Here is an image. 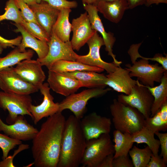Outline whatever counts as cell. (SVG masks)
<instances>
[{"label": "cell", "instance_id": "cell-28", "mask_svg": "<svg viewBox=\"0 0 167 167\" xmlns=\"http://www.w3.org/2000/svg\"><path fill=\"white\" fill-rule=\"evenodd\" d=\"M144 126L154 134L167 129V102L152 116L145 119Z\"/></svg>", "mask_w": 167, "mask_h": 167}, {"label": "cell", "instance_id": "cell-24", "mask_svg": "<svg viewBox=\"0 0 167 167\" xmlns=\"http://www.w3.org/2000/svg\"><path fill=\"white\" fill-rule=\"evenodd\" d=\"M48 70L60 73L78 71H92L100 73L104 70L101 68L88 65L77 61L61 60L54 62Z\"/></svg>", "mask_w": 167, "mask_h": 167}, {"label": "cell", "instance_id": "cell-16", "mask_svg": "<svg viewBox=\"0 0 167 167\" xmlns=\"http://www.w3.org/2000/svg\"><path fill=\"white\" fill-rule=\"evenodd\" d=\"M43 96L42 102L39 105H31L30 112L32 115L34 123L36 124L40 120L59 112V103H55L54 98L50 94V89L47 83H43L39 88Z\"/></svg>", "mask_w": 167, "mask_h": 167}, {"label": "cell", "instance_id": "cell-20", "mask_svg": "<svg viewBox=\"0 0 167 167\" xmlns=\"http://www.w3.org/2000/svg\"><path fill=\"white\" fill-rule=\"evenodd\" d=\"M29 6L33 11L38 24L50 36L52 27L57 20L60 11L44 1Z\"/></svg>", "mask_w": 167, "mask_h": 167}, {"label": "cell", "instance_id": "cell-12", "mask_svg": "<svg viewBox=\"0 0 167 167\" xmlns=\"http://www.w3.org/2000/svg\"><path fill=\"white\" fill-rule=\"evenodd\" d=\"M112 121L110 118L93 112L80 119V125L83 133L88 140L99 137L103 134L109 133Z\"/></svg>", "mask_w": 167, "mask_h": 167}, {"label": "cell", "instance_id": "cell-15", "mask_svg": "<svg viewBox=\"0 0 167 167\" xmlns=\"http://www.w3.org/2000/svg\"><path fill=\"white\" fill-rule=\"evenodd\" d=\"M84 9L87 12L93 29L98 32L101 35L105 46V50L108 55L113 59V62L117 66H120L122 61H118L113 52V48L116 41L113 33L105 31L101 20L98 14L96 6L92 4H83Z\"/></svg>", "mask_w": 167, "mask_h": 167}, {"label": "cell", "instance_id": "cell-42", "mask_svg": "<svg viewBox=\"0 0 167 167\" xmlns=\"http://www.w3.org/2000/svg\"><path fill=\"white\" fill-rule=\"evenodd\" d=\"M167 164L164 162L162 157L159 155H152L146 167H166Z\"/></svg>", "mask_w": 167, "mask_h": 167}, {"label": "cell", "instance_id": "cell-18", "mask_svg": "<svg viewBox=\"0 0 167 167\" xmlns=\"http://www.w3.org/2000/svg\"><path fill=\"white\" fill-rule=\"evenodd\" d=\"M12 138L21 141L32 140L38 131L29 124L24 116H18L15 122L9 125L5 123L0 118V131Z\"/></svg>", "mask_w": 167, "mask_h": 167}, {"label": "cell", "instance_id": "cell-26", "mask_svg": "<svg viewBox=\"0 0 167 167\" xmlns=\"http://www.w3.org/2000/svg\"><path fill=\"white\" fill-rule=\"evenodd\" d=\"M147 87L154 97L150 117L153 116L167 102V71L165 72L160 84L158 86Z\"/></svg>", "mask_w": 167, "mask_h": 167}, {"label": "cell", "instance_id": "cell-48", "mask_svg": "<svg viewBox=\"0 0 167 167\" xmlns=\"http://www.w3.org/2000/svg\"><path fill=\"white\" fill-rule=\"evenodd\" d=\"M4 49V48L0 42V55L2 54Z\"/></svg>", "mask_w": 167, "mask_h": 167}, {"label": "cell", "instance_id": "cell-2", "mask_svg": "<svg viewBox=\"0 0 167 167\" xmlns=\"http://www.w3.org/2000/svg\"><path fill=\"white\" fill-rule=\"evenodd\" d=\"M87 140L80 125V119L71 115L66 120L57 167H78Z\"/></svg>", "mask_w": 167, "mask_h": 167}, {"label": "cell", "instance_id": "cell-5", "mask_svg": "<svg viewBox=\"0 0 167 167\" xmlns=\"http://www.w3.org/2000/svg\"><path fill=\"white\" fill-rule=\"evenodd\" d=\"M32 100L30 95L10 93L0 91V107L7 110V123H13L18 116L28 115L32 118L30 108Z\"/></svg>", "mask_w": 167, "mask_h": 167}, {"label": "cell", "instance_id": "cell-38", "mask_svg": "<svg viewBox=\"0 0 167 167\" xmlns=\"http://www.w3.org/2000/svg\"><path fill=\"white\" fill-rule=\"evenodd\" d=\"M29 148V145L27 144H21L19 145L17 149L14 151L12 156H8L5 159L0 161V167H15L13 163L14 157L21 152Z\"/></svg>", "mask_w": 167, "mask_h": 167}, {"label": "cell", "instance_id": "cell-6", "mask_svg": "<svg viewBox=\"0 0 167 167\" xmlns=\"http://www.w3.org/2000/svg\"><path fill=\"white\" fill-rule=\"evenodd\" d=\"M111 90L108 88H91L71 94L59 103V112L68 109L76 118L80 119L86 112V106L89 100L103 96Z\"/></svg>", "mask_w": 167, "mask_h": 167}, {"label": "cell", "instance_id": "cell-7", "mask_svg": "<svg viewBox=\"0 0 167 167\" xmlns=\"http://www.w3.org/2000/svg\"><path fill=\"white\" fill-rule=\"evenodd\" d=\"M131 65H126V69L129 71L131 77H136L142 84L150 87L154 85V82L160 83L166 71L163 67L156 63L151 64L148 60L142 59L135 61Z\"/></svg>", "mask_w": 167, "mask_h": 167}, {"label": "cell", "instance_id": "cell-8", "mask_svg": "<svg viewBox=\"0 0 167 167\" xmlns=\"http://www.w3.org/2000/svg\"><path fill=\"white\" fill-rule=\"evenodd\" d=\"M117 99L136 109L145 119L150 117L154 97L148 89L139 82L132 88L129 94H121L118 96Z\"/></svg>", "mask_w": 167, "mask_h": 167}, {"label": "cell", "instance_id": "cell-14", "mask_svg": "<svg viewBox=\"0 0 167 167\" xmlns=\"http://www.w3.org/2000/svg\"><path fill=\"white\" fill-rule=\"evenodd\" d=\"M47 83L50 89L57 93L67 96L75 93L83 87L82 83L64 73L48 70Z\"/></svg>", "mask_w": 167, "mask_h": 167}, {"label": "cell", "instance_id": "cell-29", "mask_svg": "<svg viewBox=\"0 0 167 167\" xmlns=\"http://www.w3.org/2000/svg\"><path fill=\"white\" fill-rule=\"evenodd\" d=\"M34 54L31 49L22 52L17 46L5 56L0 58V71L17 65L23 60L31 58Z\"/></svg>", "mask_w": 167, "mask_h": 167}, {"label": "cell", "instance_id": "cell-45", "mask_svg": "<svg viewBox=\"0 0 167 167\" xmlns=\"http://www.w3.org/2000/svg\"><path fill=\"white\" fill-rule=\"evenodd\" d=\"M160 3L167 4V0H147L145 5L146 6L149 7L153 4L158 5Z\"/></svg>", "mask_w": 167, "mask_h": 167}, {"label": "cell", "instance_id": "cell-46", "mask_svg": "<svg viewBox=\"0 0 167 167\" xmlns=\"http://www.w3.org/2000/svg\"><path fill=\"white\" fill-rule=\"evenodd\" d=\"M24 2L27 4L28 6H30L36 3H39L41 2L40 0H22Z\"/></svg>", "mask_w": 167, "mask_h": 167}, {"label": "cell", "instance_id": "cell-27", "mask_svg": "<svg viewBox=\"0 0 167 167\" xmlns=\"http://www.w3.org/2000/svg\"><path fill=\"white\" fill-rule=\"evenodd\" d=\"M155 134L144 126L140 131L130 135L131 142L138 144L145 143L148 146L155 155H158L160 143L159 139H155Z\"/></svg>", "mask_w": 167, "mask_h": 167}, {"label": "cell", "instance_id": "cell-4", "mask_svg": "<svg viewBox=\"0 0 167 167\" xmlns=\"http://www.w3.org/2000/svg\"><path fill=\"white\" fill-rule=\"evenodd\" d=\"M114 144L109 133L87 140L81 164L83 167H98L108 155L114 154Z\"/></svg>", "mask_w": 167, "mask_h": 167}, {"label": "cell", "instance_id": "cell-49", "mask_svg": "<svg viewBox=\"0 0 167 167\" xmlns=\"http://www.w3.org/2000/svg\"><path fill=\"white\" fill-rule=\"evenodd\" d=\"M112 0H96V4H97L98 2L101 1H112Z\"/></svg>", "mask_w": 167, "mask_h": 167}, {"label": "cell", "instance_id": "cell-33", "mask_svg": "<svg viewBox=\"0 0 167 167\" xmlns=\"http://www.w3.org/2000/svg\"><path fill=\"white\" fill-rule=\"evenodd\" d=\"M5 9L4 13L0 15V22L3 20H8L20 24L23 20L20 11L14 0H8L6 3Z\"/></svg>", "mask_w": 167, "mask_h": 167}, {"label": "cell", "instance_id": "cell-47", "mask_svg": "<svg viewBox=\"0 0 167 167\" xmlns=\"http://www.w3.org/2000/svg\"><path fill=\"white\" fill-rule=\"evenodd\" d=\"M83 4H92L96 6V0H82Z\"/></svg>", "mask_w": 167, "mask_h": 167}, {"label": "cell", "instance_id": "cell-3", "mask_svg": "<svg viewBox=\"0 0 167 167\" xmlns=\"http://www.w3.org/2000/svg\"><path fill=\"white\" fill-rule=\"evenodd\" d=\"M109 108L116 130L132 134L144 126L145 118L135 108L124 105L116 99Z\"/></svg>", "mask_w": 167, "mask_h": 167}, {"label": "cell", "instance_id": "cell-34", "mask_svg": "<svg viewBox=\"0 0 167 167\" xmlns=\"http://www.w3.org/2000/svg\"><path fill=\"white\" fill-rule=\"evenodd\" d=\"M19 24L37 39L46 42L49 41L50 36L40 25L33 22H27L24 19Z\"/></svg>", "mask_w": 167, "mask_h": 167}, {"label": "cell", "instance_id": "cell-1", "mask_svg": "<svg viewBox=\"0 0 167 167\" xmlns=\"http://www.w3.org/2000/svg\"><path fill=\"white\" fill-rule=\"evenodd\" d=\"M62 112L48 117L32 139V152L36 167H57L66 122Z\"/></svg>", "mask_w": 167, "mask_h": 167}, {"label": "cell", "instance_id": "cell-17", "mask_svg": "<svg viewBox=\"0 0 167 167\" xmlns=\"http://www.w3.org/2000/svg\"><path fill=\"white\" fill-rule=\"evenodd\" d=\"M42 66L37 60L29 58L20 62L13 69L23 79L39 88L46 78Z\"/></svg>", "mask_w": 167, "mask_h": 167}, {"label": "cell", "instance_id": "cell-9", "mask_svg": "<svg viewBox=\"0 0 167 167\" xmlns=\"http://www.w3.org/2000/svg\"><path fill=\"white\" fill-rule=\"evenodd\" d=\"M47 43L49 48L47 55L42 59H37L42 66H45L49 69L59 60L76 61L77 54L74 51L71 41H62L52 31L50 40Z\"/></svg>", "mask_w": 167, "mask_h": 167}, {"label": "cell", "instance_id": "cell-44", "mask_svg": "<svg viewBox=\"0 0 167 167\" xmlns=\"http://www.w3.org/2000/svg\"><path fill=\"white\" fill-rule=\"evenodd\" d=\"M147 0H127L128 8L133 9L140 6L145 5Z\"/></svg>", "mask_w": 167, "mask_h": 167}, {"label": "cell", "instance_id": "cell-35", "mask_svg": "<svg viewBox=\"0 0 167 167\" xmlns=\"http://www.w3.org/2000/svg\"><path fill=\"white\" fill-rule=\"evenodd\" d=\"M22 143L21 140L0 133V148L2 152V160L7 157L11 150Z\"/></svg>", "mask_w": 167, "mask_h": 167}, {"label": "cell", "instance_id": "cell-41", "mask_svg": "<svg viewBox=\"0 0 167 167\" xmlns=\"http://www.w3.org/2000/svg\"><path fill=\"white\" fill-rule=\"evenodd\" d=\"M22 39V36H18L14 39L8 40L0 35V42L4 49L8 47L13 48L15 46H18L21 43Z\"/></svg>", "mask_w": 167, "mask_h": 167}, {"label": "cell", "instance_id": "cell-10", "mask_svg": "<svg viewBox=\"0 0 167 167\" xmlns=\"http://www.w3.org/2000/svg\"><path fill=\"white\" fill-rule=\"evenodd\" d=\"M0 88L6 92L26 95L39 90L38 87L20 77L14 71L13 66L0 71Z\"/></svg>", "mask_w": 167, "mask_h": 167}, {"label": "cell", "instance_id": "cell-37", "mask_svg": "<svg viewBox=\"0 0 167 167\" xmlns=\"http://www.w3.org/2000/svg\"><path fill=\"white\" fill-rule=\"evenodd\" d=\"M47 2L54 8L60 11L66 8H75L78 6L76 1H68L67 0H40Z\"/></svg>", "mask_w": 167, "mask_h": 167}, {"label": "cell", "instance_id": "cell-13", "mask_svg": "<svg viewBox=\"0 0 167 167\" xmlns=\"http://www.w3.org/2000/svg\"><path fill=\"white\" fill-rule=\"evenodd\" d=\"M71 24L73 36L71 42L74 50L79 51L96 31L92 29L86 11L73 19Z\"/></svg>", "mask_w": 167, "mask_h": 167}, {"label": "cell", "instance_id": "cell-11", "mask_svg": "<svg viewBox=\"0 0 167 167\" xmlns=\"http://www.w3.org/2000/svg\"><path fill=\"white\" fill-rule=\"evenodd\" d=\"M89 47L88 54L84 55L76 56V61L90 66L103 69L107 73L114 71L117 67L113 62L109 63L102 60L100 50L102 46L105 45L102 37L96 32L87 42Z\"/></svg>", "mask_w": 167, "mask_h": 167}, {"label": "cell", "instance_id": "cell-22", "mask_svg": "<svg viewBox=\"0 0 167 167\" xmlns=\"http://www.w3.org/2000/svg\"><path fill=\"white\" fill-rule=\"evenodd\" d=\"M17 28L15 31L21 33L22 39L17 46L22 52L25 51L26 48H30L35 51L37 54L38 59L44 58L47 55L49 49L47 43L39 40L28 32L20 24L13 23Z\"/></svg>", "mask_w": 167, "mask_h": 167}, {"label": "cell", "instance_id": "cell-50", "mask_svg": "<svg viewBox=\"0 0 167 167\" xmlns=\"http://www.w3.org/2000/svg\"></svg>", "mask_w": 167, "mask_h": 167}, {"label": "cell", "instance_id": "cell-23", "mask_svg": "<svg viewBox=\"0 0 167 167\" xmlns=\"http://www.w3.org/2000/svg\"><path fill=\"white\" fill-rule=\"evenodd\" d=\"M81 82L83 87L89 88H105L107 78L103 74L92 71H78L64 73Z\"/></svg>", "mask_w": 167, "mask_h": 167}, {"label": "cell", "instance_id": "cell-32", "mask_svg": "<svg viewBox=\"0 0 167 167\" xmlns=\"http://www.w3.org/2000/svg\"><path fill=\"white\" fill-rule=\"evenodd\" d=\"M142 42L139 43L133 44L130 47L128 51V53L129 55L131 62L133 63L136 61L137 58H140L143 59L151 60L161 64L163 68L167 71V56H164L161 54H156L154 56L151 58H145L142 57L139 53V49Z\"/></svg>", "mask_w": 167, "mask_h": 167}, {"label": "cell", "instance_id": "cell-36", "mask_svg": "<svg viewBox=\"0 0 167 167\" xmlns=\"http://www.w3.org/2000/svg\"><path fill=\"white\" fill-rule=\"evenodd\" d=\"M18 8L20 10L21 16L26 21L38 24L34 14L29 6L22 0H14Z\"/></svg>", "mask_w": 167, "mask_h": 167}, {"label": "cell", "instance_id": "cell-31", "mask_svg": "<svg viewBox=\"0 0 167 167\" xmlns=\"http://www.w3.org/2000/svg\"><path fill=\"white\" fill-rule=\"evenodd\" d=\"M152 154V150L147 145L143 148L134 146L128 152L135 167H146Z\"/></svg>", "mask_w": 167, "mask_h": 167}, {"label": "cell", "instance_id": "cell-19", "mask_svg": "<svg viewBox=\"0 0 167 167\" xmlns=\"http://www.w3.org/2000/svg\"><path fill=\"white\" fill-rule=\"evenodd\" d=\"M106 76V86L117 92L127 95L130 93L132 88L139 82L137 80L132 79L129 75V71L120 66H117L114 71Z\"/></svg>", "mask_w": 167, "mask_h": 167}, {"label": "cell", "instance_id": "cell-21", "mask_svg": "<svg viewBox=\"0 0 167 167\" xmlns=\"http://www.w3.org/2000/svg\"><path fill=\"white\" fill-rule=\"evenodd\" d=\"M96 6L98 12L105 19L116 24L121 20L125 11L129 9L127 0L101 1Z\"/></svg>", "mask_w": 167, "mask_h": 167}, {"label": "cell", "instance_id": "cell-25", "mask_svg": "<svg viewBox=\"0 0 167 167\" xmlns=\"http://www.w3.org/2000/svg\"><path fill=\"white\" fill-rule=\"evenodd\" d=\"M71 9L66 8L60 10L57 20L52 27V31L60 40L66 42L70 41L71 24L69 20Z\"/></svg>", "mask_w": 167, "mask_h": 167}, {"label": "cell", "instance_id": "cell-43", "mask_svg": "<svg viewBox=\"0 0 167 167\" xmlns=\"http://www.w3.org/2000/svg\"><path fill=\"white\" fill-rule=\"evenodd\" d=\"M114 154L107 156L99 164L98 167H113V162Z\"/></svg>", "mask_w": 167, "mask_h": 167}, {"label": "cell", "instance_id": "cell-30", "mask_svg": "<svg viewBox=\"0 0 167 167\" xmlns=\"http://www.w3.org/2000/svg\"><path fill=\"white\" fill-rule=\"evenodd\" d=\"M130 134L123 133L116 130L113 132L114 153V158L120 156L128 155L134 143L131 142L129 138Z\"/></svg>", "mask_w": 167, "mask_h": 167}, {"label": "cell", "instance_id": "cell-39", "mask_svg": "<svg viewBox=\"0 0 167 167\" xmlns=\"http://www.w3.org/2000/svg\"><path fill=\"white\" fill-rule=\"evenodd\" d=\"M158 137L160 143L161 151L160 155L162 158L164 162L167 164V133H162L157 132L155 133Z\"/></svg>", "mask_w": 167, "mask_h": 167}, {"label": "cell", "instance_id": "cell-40", "mask_svg": "<svg viewBox=\"0 0 167 167\" xmlns=\"http://www.w3.org/2000/svg\"><path fill=\"white\" fill-rule=\"evenodd\" d=\"M113 167H133L132 161L129 158V155H122L114 158L113 162Z\"/></svg>", "mask_w": 167, "mask_h": 167}]
</instances>
